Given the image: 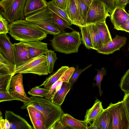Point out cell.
<instances>
[{
  "label": "cell",
  "instance_id": "cell-22",
  "mask_svg": "<svg viewBox=\"0 0 129 129\" xmlns=\"http://www.w3.org/2000/svg\"><path fill=\"white\" fill-rule=\"evenodd\" d=\"M67 66H62L46 78L39 87L43 86L44 88L49 89L52 85L57 81L69 68Z\"/></svg>",
  "mask_w": 129,
  "mask_h": 129
},
{
  "label": "cell",
  "instance_id": "cell-20",
  "mask_svg": "<svg viewBox=\"0 0 129 129\" xmlns=\"http://www.w3.org/2000/svg\"><path fill=\"white\" fill-rule=\"evenodd\" d=\"M104 110L102 102L96 99L92 107L87 110L84 120L90 123L100 116Z\"/></svg>",
  "mask_w": 129,
  "mask_h": 129
},
{
  "label": "cell",
  "instance_id": "cell-27",
  "mask_svg": "<svg viewBox=\"0 0 129 129\" xmlns=\"http://www.w3.org/2000/svg\"><path fill=\"white\" fill-rule=\"evenodd\" d=\"M80 28L82 43L87 49L94 50L90 35L87 25L81 26Z\"/></svg>",
  "mask_w": 129,
  "mask_h": 129
},
{
  "label": "cell",
  "instance_id": "cell-11",
  "mask_svg": "<svg viewBox=\"0 0 129 129\" xmlns=\"http://www.w3.org/2000/svg\"><path fill=\"white\" fill-rule=\"evenodd\" d=\"M127 38L116 35L112 40L98 48L96 50L99 53L106 55L112 54L124 46L126 43Z\"/></svg>",
  "mask_w": 129,
  "mask_h": 129
},
{
  "label": "cell",
  "instance_id": "cell-42",
  "mask_svg": "<svg viewBox=\"0 0 129 129\" xmlns=\"http://www.w3.org/2000/svg\"><path fill=\"white\" fill-rule=\"evenodd\" d=\"M0 129H10V126L9 123L6 119L3 118L2 113L0 111Z\"/></svg>",
  "mask_w": 129,
  "mask_h": 129
},
{
  "label": "cell",
  "instance_id": "cell-12",
  "mask_svg": "<svg viewBox=\"0 0 129 129\" xmlns=\"http://www.w3.org/2000/svg\"><path fill=\"white\" fill-rule=\"evenodd\" d=\"M5 118L9 122L11 129H31V126L24 118L11 111H6Z\"/></svg>",
  "mask_w": 129,
  "mask_h": 129
},
{
  "label": "cell",
  "instance_id": "cell-21",
  "mask_svg": "<svg viewBox=\"0 0 129 129\" xmlns=\"http://www.w3.org/2000/svg\"><path fill=\"white\" fill-rule=\"evenodd\" d=\"M71 89V84L69 82H63L60 88L52 96L50 100L55 104L60 106Z\"/></svg>",
  "mask_w": 129,
  "mask_h": 129
},
{
  "label": "cell",
  "instance_id": "cell-19",
  "mask_svg": "<svg viewBox=\"0 0 129 129\" xmlns=\"http://www.w3.org/2000/svg\"><path fill=\"white\" fill-rule=\"evenodd\" d=\"M48 2L46 0H26L24 14L25 17L36 12L47 8Z\"/></svg>",
  "mask_w": 129,
  "mask_h": 129
},
{
  "label": "cell",
  "instance_id": "cell-7",
  "mask_svg": "<svg viewBox=\"0 0 129 129\" xmlns=\"http://www.w3.org/2000/svg\"><path fill=\"white\" fill-rule=\"evenodd\" d=\"M106 109L111 118L112 129H129V120L123 101L111 103Z\"/></svg>",
  "mask_w": 129,
  "mask_h": 129
},
{
  "label": "cell",
  "instance_id": "cell-39",
  "mask_svg": "<svg viewBox=\"0 0 129 129\" xmlns=\"http://www.w3.org/2000/svg\"><path fill=\"white\" fill-rule=\"evenodd\" d=\"M28 113L34 129H45V125L41 120L35 118L30 113Z\"/></svg>",
  "mask_w": 129,
  "mask_h": 129
},
{
  "label": "cell",
  "instance_id": "cell-38",
  "mask_svg": "<svg viewBox=\"0 0 129 129\" xmlns=\"http://www.w3.org/2000/svg\"><path fill=\"white\" fill-rule=\"evenodd\" d=\"M9 22L4 18L0 14V34H7L9 33Z\"/></svg>",
  "mask_w": 129,
  "mask_h": 129
},
{
  "label": "cell",
  "instance_id": "cell-48",
  "mask_svg": "<svg viewBox=\"0 0 129 129\" xmlns=\"http://www.w3.org/2000/svg\"><path fill=\"white\" fill-rule=\"evenodd\" d=\"M89 7L91 3L92 0H83Z\"/></svg>",
  "mask_w": 129,
  "mask_h": 129
},
{
  "label": "cell",
  "instance_id": "cell-23",
  "mask_svg": "<svg viewBox=\"0 0 129 129\" xmlns=\"http://www.w3.org/2000/svg\"><path fill=\"white\" fill-rule=\"evenodd\" d=\"M94 24L98 28L102 45L112 40L106 21L98 22Z\"/></svg>",
  "mask_w": 129,
  "mask_h": 129
},
{
  "label": "cell",
  "instance_id": "cell-25",
  "mask_svg": "<svg viewBox=\"0 0 129 129\" xmlns=\"http://www.w3.org/2000/svg\"><path fill=\"white\" fill-rule=\"evenodd\" d=\"M90 33L94 50L102 45L98 28L94 24L86 25Z\"/></svg>",
  "mask_w": 129,
  "mask_h": 129
},
{
  "label": "cell",
  "instance_id": "cell-43",
  "mask_svg": "<svg viewBox=\"0 0 129 129\" xmlns=\"http://www.w3.org/2000/svg\"><path fill=\"white\" fill-rule=\"evenodd\" d=\"M129 3V0H114V6L115 8L125 9V7Z\"/></svg>",
  "mask_w": 129,
  "mask_h": 129
},
{
  "label": "cell",
  "instance_id": "cell-17",
  "mask_svg": "<svg viewBox=\"0 0 129 129\" xmlns=\"http://www.w3.org/2000/svg\"><path fill=\"white\" fill-rule=\"evenodd\" d=\"M25 43L27 47L31 58L43 54H45L48 50V44L40 41L29 42Z\"/></svg>",
  "mask_w": 129,
  "mask_h": 129
},
{
  "label": "cell",
  "instance_id": "cell-10",
  "mask_svg": "<svg viewBox=\"0 0 129 129\" xmlns=\"http://www.w3.org/2000/svg\"><path fill=\"white\" fill-rule=\"evenodd\" d=\"M0 54L15 65L14 45L7 34H0Z\"/></svg>",
  "mask_w": 129,
  "mask_h": 129
},
{
  "label": "cell",
  "instance_id": "cell-31",
  "mask_svg": "<svg viewBox=\"0 0 129 129\" xmlns=\"http://www.w3.org/2000/svg\"><path fill=\"white\" fill-rule=\"evenodd\" d=\"M97 74L94 78V80L95 81L96 83L93 85V87L95 86L98 87L99 89V92L100 96H101L103 93L101 88V82L104 76L106 74L107 71L105 68L103 67L101 69H97Z\"/></svg>",
  "mask_w": 129,
  "mask_h": 129
},
{
  "label": "cell",
  "instance_id": "cell-4",
  "mask_svg": "<svg viewBox=\"0 0 129 129\" xmlns=\"http://www.w3.org/2000/svg\"><path fill=\"white\" fill-rule=\"evenodd\" d=\"M25 20L35 24L47 34L54 35L60 33L53 21L52 12L47 8L27 16Z\"/></svg>",
  "mask_w": 129,
  "mask_h": 129
},
{
  "label": "cell",
  "instance_id": "cell-28",
  "mask_svg": "<svg viewBox=\"0 0 129 129\" xmlns=\"http://www.w3.org/2000/svg\"><path fill=\"white\" fill-rule=\"evenodd\" d=\"M75 69V68L74 67H69L58 80V85L53 95L60 88L63 82H69Z\"/></svg>",
  "mask_w": 129,
  "mask_h": 129
},
{
  "label": "cell",
  "instance_id": "cell-3",
  "mask_svg": "<svg viewBox=\"0 0 129 129\" xmlns=\"http://www.w3.org/2000/svg\"><path fill=\"white\" fill-rule=\"evenodd\" d=\"M50 41L55 51L66 54L77 53L82 44L79 32L74 30L71 33H60L54 35Z\"/></svg>",
  "mask_w": 129,
  "mask_h": 129
},
{
  "label": "cell",
  "instance_id": "cell-2",
  "mask_svg": "<svg viewBox=\"0 0 129 129\" xmlns=\"http://www.w3.org/2000/svg\"><path fill=\"white\" fill-rule=\"evenodd\" d=\"M29 98L30 101L24 104L21 108L26 109L29 105L34 107L43 115L45 129H51L54 123L60 120L64 113L61 106L55 104L50 99L40 97L31 96Z\"/></svg>",
  "mask_w": 129,
  "mask_h": 129
},
{
  "label": "cell",
  "instance_id": "cell-34",
  "mask_svg": "<svg viewBox=\"0 0 129 129\" xmlns=\"http://www.w3.org/2000/svg\"><path fill=\"white\" fill-rule=\"evenodd\" d=\"M49 89L36 86L31 88L28 92V94L33 96L45 97L48 93Z\"/></svg>",
  "mask_w": 129,
  "mask_h": 129
},
{
  "label": "cell",
  "instance_id": "cell-35",
  "mask_svg": "<svg viewBox=\"0 0 129 129\" xmlns=\"http://www.w3.org/2000/svg\"><path fill=\"white\" fill-rule=\"evenodd\" d=\"M119 86L124 93H129V69L122 77Z\"/></svg>",
  "mask_w": 129,
  "mask_h": 129
},
{
  "label": "cell",
  "instance_id": "cell-46",
  "mask_svg": "<svg viewBox=\"0 0 129 129\" xmlns=\"http://www.w3.org/2000/svg\"><path fill=\"white\" fill-rule=\"evenodd\" d=\"M70 128L64 126L60 122L59 120L56 121L54 124L51 129H68Z\"/></svg>",
  "mask_w": 129,
  "mask_h": 129
},
{
  "label": "cell",
  "instance_id": "cell-52",
  "mask_svg": "<svg viewBox=\"0 0 129 129\" xmlns=\"http://www.w3.org/2000/svg\"><path fill=\"white\" fill-rule=\"evenodd\" d=\"M128 12H129V11H128Z\"/></svg>",
  "mask_w": 129,
  "mask_h": 129
},
{
  "label": "cell",
  "instance_id": "cell-16",
  "mask_svg": "<svg viewBox=\"0 0 129 129\" xmlns=\"http://www.w3.org/2000/svg\"><path fill=\"white\" fill-rule=\"evenodd\" d=\"M59 121L64 126L70 129H88L89 127L87 121L76 119L67 113H64Z\"/></svg>",
  "mask_w": 129,
  "mask_h": 129
},
{
  "label": "cell",
  "instance_id": "cell-29",
  "mask_svg": "<svg viewBox=\"0 0 129 129\" xmlns=\"http://www.w3.org/2000/svg\"><path fill=\"white\" fill-rule=\"evenodd\" d=\"M13 76L9 74H0V91L9 92L10 82Z\"/></svg>",
  "mask_w": 129,
  "mask_h": 129
},
{
  "label": "cell",
  "instance_id": "cell-33",
  "mask_svg": "<svg viewBox=\"0 0 129 129\" xmlns=\"http://www.w3.org/2000/svg\"><path fill=\"white\" fill-rule=\"evenodd\" d=\"M54 51L51 50H48L45 54L47 57L49 74L53 72L54 64L57 59L56 54Z\"/></svg>",
  "mask_w": 129,
  "mask_h": 129
},
{
  "label": "cell",
  "instance_id": "cell-49",
  "mask_svg": "<svg viewBox=\"0 0 129 129\" xmlns=\"http://www.w3.org/2000/svg\"><path fill=\"white\" fill-rule=\"evenodd\" d=\"M1 1H5L6 0H1Z\"/></svg>",
  "mask_w": 129,
  "mask_h": 129
},
{
  "label": "cell",
  "instance_id": "cell-51",
  "mask_svg": "<svg viewBox=\"0 0 129 129\" xmlns=\"http://www.w3.org/2000/svg\"><path fill=\"white\" fill-rule=\"evenodd\" d=\"M128 50H129V49H128Z\"/></svg>",
  "mask_w": 129,
  "mask_h": 129
},
{
  "label": "cell",
  "instance_id": "cell-8",
  "mask_svg": "<svg viewBox=\"0 0 129 129\" xmlns=\"http://www.w3.org/2000/svg\"><path fill=\"white\" fill-rule=\"evenodd\" d=\"M110 15L104 3L100 0H92L89 7L84 25L106 21Z\"/></svg>",
  "mask_w": 129,
  "mask_h": 129
},
{
  "label": "cell",
  "instance_id": "cell-53",
  "mask_svg": "<svg viewBox=\"0 0 129 129\" xmlns=\"http://www.w3.org/2000/svg\"></svg>",
  "mask_w": 129,
  "mask_h": 129
},
{
  "label": "cell",
  "instance_id": "cell-36",
  "mask_svg": "<svg viewBox=\"0 0 129 129\" xmlns=\"http://www.w3.org/2000/svg\"><path fill=\"white\" fill-rule=\"evenodd\" d=\"M92 65V64H90L83 69H79V68L78 66H76L69 81L71 84V89H72L73 84L77 81L81 74L85 70L91 66Z\"/></svg>",
  "mask_w": 129,
  "mask_h": 129
},
{
  "label": "cell",
  "instance_id": "cell-37",
  "mask_svg": "<svg viewBox=\"0 0 129 129\" xmlns=\"http://www.w3.org/2000/svg\"><path fill=\"white\" fill-rule=\"evenodd\" d=\"M28 113H30L34 117L41 120L44 125L45 118L42 113L33 106L29 105L26 108Z\"/></svg>",
  "mask_w": 129,
  "mask_h": 129
},
{
  "label": "cell",
  "instance_id": "cell-24",
  "mask_svg": "<svg viewBox=\"0 0 129 129\" xmlns=\"http://www.w3.org/2000/svg\"><path fill=\"white\" fill-rule=\"evenodd\" d=\"M15 65L10 61L0 54V74H9L14 75Z\"/></svg>",
  "mask_w": 129,
  "mask_h": 129
},
{
  "label": "cell",
  "instance_id": "cell-5",
  "mask_svg": "<svg viewBox=\"0 0 129 129\" xmlns=\"http://www.w3.org/2000/svg\"><path fill=\"white\" fill-rule=\"evenodd\" d=\"M26 0H1V13L10 23L17 20L25 19L24 9Z\"/></svg>",
  "mask_w": 129,
  "mask_h": 129
},
{
  "label": "cell",
  "instance_id": "cell-45",
  "mask_svg": "<svg viewBox=\"0 0 129 129\" xmlns=\"http://www.w3.org/2000/svg\"><path fill=\"white\" fill-rule=\"evenodd\" d=\"M69 1V0H55L54 2L58 7L65 11Z\"/></svg>",
  "mask_w": 129,
  "mask_h": 129
},
{
  "label": "cell",
  "instance_id": "cell-30",
  "mask_svg": "<svg viewBox=\"0 0 129 129\" xmlns=\"http://www.w3.org/2000/svg\"><path fill=\"white\" fill-rule=\"evenodd\" d=\"M54 22L58 28L60 33H65L64 29L69 28L73 30V29L68 25L61 17L54 13L52 12Z\"/></svg>",
  "mask_w": 129,
  "mask_h": 129
},
{
  "label": "cell",
  "instance_id": "cell-47",
  "mask_svg": "<svg viewBox=\"0 0 129 129\" xmlns=\"http://www.w3.org/2000/svg\"><path fill=\"white\" fill-rule=\"evenodd\" d=\"M118 30L125 31L129 33V18L119 27Z\"/></svg>",
  "mask_w": 129,
  "mask_h": 129
},
{
  "label": "cell",
  "instance_id": "cell-26",
  "mask_svg": "<svg viewBox=\"0 0 129 129\" xmlns=\"http://www.w3.org/2000/svg\"><path fill=\"white\" fill-rule=\"evenodd\" d=\"M47 8L51 12L55 13L62 18L70 26L73 24L72 22L68 17L65 11L58 7L54 1H51L48 2Z\"/></svg>",
  "mask_w": 129,
  "mask_h": 129
},
{
  "label": "cell",
  "instance_id": "cell-14",
  "mask_svg": "<svg viewBox=\"0 0 129 129\" xmlns=\"http://www.w3.org/2000/svg\"><path fill=\"white\" fill-rule=\"evenodd\" d=\"M14 45L15 65L16 68L22 65L31 58L24 43L20 42L18 43H15Z\"/></svg>",
  "mask_w": 129,
  "mask_h": 129
},
{
  "label": "cell",
  "instance_id": "cell-13",
  "mask_svg": "<svg viewBox=\"0 0 129 129\" xmlns=\"http://www.w3.org/2000/svg\"><path fill=\"white\" fill-rule=\"evenodd\" d=\"M92 123L89 124L88 129H112V121L108 111L104 110L100 116Z\"/></svg>",
  "mask_w": 129,
  "mask_h": 129
},
{
  "label": "cell",
  "instance_id": "cell-9",
  "mask_svg": "<svg viewBox=\"0 0 129 129\" xmlns=\"http://www.w3.org/2000/svg\"><path fill=\"white\" fill-rule=\"evenodd\" d=\"M9 92L14 97L24 104L29 102L30 99L26 95L24 89L23 82V75L19 73L13 76L10 82Z\"/></svg>",
  "mask_w": 129,
  "mask_h": 129
},
{
  "label": "cell",
  "instance_id": "cell-44",
  "mask_svg": "<svg viewBox=\"0 0 129 129\" xmlns=\"http://www.w3.org/2000/svg\"><path fill=\"white\" fill-rule=\"evenodd\" d=\"M122 101L129 120V93H125Z\"/></svg>",
  "mask_w": 129,
  "mask_h": 129
},
{
  "label": "cell",
  "instance_id": "cell-40",
  "mask_svg": "<svg viewBox=\"0 0 129 129\" xmlns=\"http://www.w3.org/2000/svg\"><path fill=\"white\" fill-rule=\"evenodd\" d=\"M14 100L19 101L18 99L10 94L9 92L0 91V102L4 101H10Z\"/></svg>",
  "mask_w": 129,
  "mask_h": 129
},
{
  "label": "cell",
  "instance_id": "cell-15",
  "mask_svg": "<svg viewBox=\"0 0 129 129\" xmlns=\"http://www.w3.org/2000/svg\"><path fill=\"white\" fill-rule=\"evenodd\" d=\"M65 11L73 24L80 28L84 26L75 0H69Z\"/></svg>",
  "mask_w": 129,
  "mask_h": 129
},
{
  "label": "cell",
  "instance_id": "cell-1",
  "mask_svg": "<svg viewBox=\"0 0 129 129\" xmlns=\"http://www.w3.org/2000/svg\"><path fill=\"white\" fill-rule=\"evenodd\" d=\"M9 33L14 39L23 43L41 41L45 39L47 34L31 22L19 20L9 24Z\"/></svg>",
  "mask_w": 129,
  "mask_h": 129
},
{
  "label": "cell",
  "instance_id": "cell-50",
  "mask_svg": "<svg viewBox=\"0 0 129 129\" xmlns=\"http://www.w3.org/2000/svg\"><path fill=\"white\" fill-rule=\"evenodd\" d=\"M55 0H51V1H55Z\"/></svg>",
  "mask_w": 129,
  "mask_h": 129
},
{
  "label": "cell",
  "instance_id": "cell-18",
  "mask_svg": "<svg viewBox=\"0 0 129 129\" xmlns=\"http://www.w3.org/2000/svg\"><path fill=\"white\" fill-rule=\"evenodd\" d=\"M114 28L118 30L129 18V14L125 9L115 8L109 16Z\"/></svg>",
  "mask_w": 129,
  "mask_h": 129
},
{
  "label": "cell",
  "instance_id": "cell-41",
  "mask_svg": "<svg viewBox=\"0 0 129 129\" xmlns=\"http://www.w3.org/2000/svg\"><path fill=\"white\" fill-rule=\"evenodd\" d=\"M105 5L108 11L110 14L111 13L115 8L114 6V0H100Z\"/></svg>",
  "mask_w": 129,
  "mask_h": 129
},
{
  "label": "cell",
  "instance_id": "cell-6",
  "mask_svg": "<svg viewBox=\"0 0 129 129\" xmlns=\"http://www.w3.org/2000/svg\"><path fill=\"white\" fill-rule=\"evenodd\" d=\"M19 73H30L39 76L48 75L49 73L46 55L43 54L31 58L16 68L14 75Z\"/></svg>",
  "mask_w": 129,
  "mask_h": 129
},
{
  "label": "cell",
  "instance_id": "cell-32",
  "mask_svg": "<svg viewBox=\"0 0 129 129\" xmlns=\"http://www.w3.org/2000/svg\"><path fill=\"white\" fill-rule=\"evenodd\" d=\"M84 25L89 7L83 0H75Z\"/></svg>",
  "mask_w": 129,
  "mask_h": 129
}]
</instances>
